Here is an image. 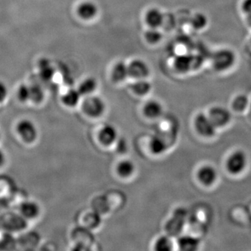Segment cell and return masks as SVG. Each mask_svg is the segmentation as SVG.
<instances>
[{
	"instance_id": "1",
	"label": "cell",
	"mask_w": 251,
	"mask_h": 251,
	"mask_svg": "<svg viewBox=\"0 0 251 251\" xmlns=\"http://www.w3.org/2000/svg\"><path fill=\"white\" fill-rule=\"evenodd\" d=\"M15 133L18 139L26 145H34L39 139V128L29 119L19 120L15 125Z\"/></svg>"
},
{
	"instance_id": "2",
	"label": "cell",
	"mask_w": 251,
	"mask_h": 251,
	"mask_svg": "<svg viewBox=\"0 0 251 251\" xmlns=\"http://www.w3.org/2000/svg\"><path fill=\"white\" fill-rule=\"evenodd\" d=\"M82 108L86 115L93 118L101 116L105 110L103 100L97 96L90 95L86 97L82 104Z\"/></svg>"
},
{
	"instance_id": "3",
	"label": "cell",
	"mask_w": 251,
	"mask_h": 251,
	"mask_svg": "<svg viewBox=\"0 0 251 251\" xmlns=\"http://www.w3.org/2000/svg\"><path fill=\"white\" fill-rule=\"evenodd\" d=\"M18 212L27 222L34 221L41 215V205L34 200H25L18 206Z\"/></svg>"
},
{
	"instance_id": "4",
	"label": "cell",
	"mask_w": 251,
	"mask_h": 251,
	"mask_svg": "<svg viewBox=\"0 0 251 251\" xmlns=\"http://www.w3.org/2000/svg\"><path fill=\"white\" fill-rule=\"evenodd\" d=\"M247 158L243 151H237L231 154L226 162V168L232 175L241 174L245 170Z\"/></svg>"
},
{
	"instance_id": "5",
	"label": "cell",
	"mask_w": 251,
	"mask_h": 251,
	"mask_svg": "<svg viewBox=\"0 0 251 251\" xmlns=\"http://www.w3.org/2000/svg\"><path fill=\"white\" fill-rule=\"evenodd\" d=\"M233 52L229 50H221L214 57V67L219 72H225L232 68L234 64Z\"/></svg>"
},
{
	"instance_id": "6",
	"label": "cell",
	"mask_w": 251,
	"mask_h": 251,
	"mask_svg": "<svg viewBox=\"0 0 251 251\" xmlns=\"http://www.w3.org/2000/svg\"><path fill=\"white\" fill-rule=\"evenodd\" d=\"M195 127L200 135L210 138L215 134L216 128L207 115L201 113L195 119Z\"/></svg>"
},
{
	"instance_id": "7",
	"label": "cell",
	"mask_w": 251,
	"mask_h": 251,
	"mask_svg": "<svg viewBox=\"0 0 251 251\" xmlns=\"http://www.w3.org/2000/svg\"><path fill=\"white\" fill-rule=\"evenodd\" d=\"M128 75L135 80L147 78L150 74L148 64L145 61L135 59L128 64Z\"/></svg>"
},
{
	"instance_id": "8",
	"label": "cell",
	"mask_w": 251,
	"mask_h": 251,
	"mask_svg": "<svg viewBox=\"0 0 251 251\" xmlns=\"http://www.w3.org/2000/svg\"><path fill=\"white\" fill-rule=\"evenodd\" d=\"M207 116L216 128L225 126L230 121L229 112L219 107L211 109Z\"/></svg>"
},
{
	"instance_id": "9",
	"label": "cell",
	"mask_w": 251,
	"mask_h": 251,
	"mask_svg": "<svg viewBox=\"0 0 251 251\" xmlns=\"http://www.w3.org/2000/svg\"><path fill=\"white\" fill-rule=\"evenodd\" d=\"M77 16L84 21H91L97 16L98 6L92 1H84L77 7Z\"/></svg>"
},
{
	"instance_id": "10",
	"label": "cell",
	"mask_w": 251,
	"mask_h": 251,
	"mask_svg": "<svg viewBox=\"0 0 251 251\" xmlns=\"http://www.w3.org/2000/svg\"><path fill=\"white\" fill-rule=\"evenodd\" d=\"M198 179L200 182L206 186H210L216 182L217 179V172L213 167L203 166L198 171Z\"/></svg>"
},
{
	"instance_id": "11",
	"label": "cell",
	"mask_w": 251,
	"mask_h": 251,
	"mask_svg": "<svg viewBox=\"0 0 251 251\" xmlns=\"http://www.w3.org/2000/svg\"><path fill=\"white\" fill-rule=\"evenodd\" d=\"M117 130L113 126L107 125L102 127L99 133V139L104 145L109 146L117 140Z\"/></svg>"
},
{
	"instance_id": "12",
	"label": "cell",
	"mask_w": 251,
	"mask_h": 251,
	"mask_svg": "<svg viewBox=\"0 0 251 251\" xmlns=\"http://www.w3.org/2000/svg\"><path fill=\"white\" fill-rule=\"evenodd\" d=\"M145 19L149 27L159 28L164 21V16L161 10L151 8L147 11Z\"/></svg>"
},
{
	"instance_id": "13",
	"label": "cell",
	"mask_w": 251,
	"mask_h": 251,
	"mask_svg": "<svg viewBox=\"0 0 251 251\" xmlns=\"http://www.w3.org/2000/svg\"><path fill=\"white\" fill-rule=\"evenodd\" d=\"M128 75V64L124 62H117L111 72V78L115 82H122L126 80Z\"/></svg>"
},
{
	"instance_id": "14",
	"label": "cell",
	"mask_w": 251,
	"mask_h": 251,
	"mask_svg": "<svg viewBox=\"0 0 251 251\" xmlns=\"http://www.w3.org/2000/svg\"><path fill=\"white\" fill-rule=\"evenodd\" d=\"M143 113L150 119H156L163 113V106L156 100H150L143 107Z\"/></svg>"
},
{
	"instance_id": "15",
	"label": "cell",
	"mask_w": 251,
	"mask_h": 251,
	"mask_svg": "<svg viewBox=\"0 0 251 251\" xmlns=\"http://www.w3.org/2000/svg\"><path fill=\"white\" fill-rule=\"evenodd\" d=\"M81 95L77 89H71L66 92L62 97V103L69 108H74L80 102Z\"/></svg>"
},
{
	"instance_id": "16",
	"label": "cell",
	"mask_w": 251,
	"mask_h": 251,
	"mask_svg": "<svg viewBox=\"0 0 251 251\" xmlns=\"http://www.w3.org/2000/svg\"><path fill=\"white\" fill-rule=\"evenodd\" d=\"M98 82L94 77H87L85 80L82 81L77 87L79 92L81 95L87 96L92 95V94L97 90Z\"/></svg>"
},
{
	"instance_id": "17",
	"label": "cell",
	"mask_w": 251,
	"mask_h": 251,
	"mask_svg": "<svg viewBox=\"0 0 251 251\" xmlns=\"http://www.w3.org/2000/svg\"><path fill=\"white\" fill-rule=\"evenodd\" d=\"M151 90V85L149 81L146 80V78L135 80L131 85V90L133 91V93L140 97L147 95L150 93Z\"/></svg>"
},
{
	"instance_id": "18",
	"label": "cell",
	"mask_w": 251,
	"mask_h": 251,
	"mask_svg": "<svg viewBox=\"0 0 251 251\" xmlns=\"http://www.w3.org/2000/svg\"><path fill=\"white\" fill-rule=\"evenodd\" d=\"M199 245L200 242L197 238L191 236H184L178 240V247L182 251H196L199 247Z\"/></svg>"
},
{
	"instance_id": "19",
	"label": "cell",
	"mask_w": 251,
	"mask_h": 251,
	"mask_svg": "<svg viewBox=\"0 0 251 251\" xmlns=\"http://www.w3.org/2000/svg\"><path fill=\"white\" fill-rule=\"evenodd\" d=\"M135 169L134 163L130 160H123L118 163L117 167V173L124 178L131 176L134 173Z\"/></svg>"
},
{
	"instance_id": "20",
	"label": "cell",
	"mask_w": 251,
	"mask_h": 251,
	"mask_svg": "<svg viewBox=\"0 0 251 251\" xmlns=\"http://www.w3.org/2000/svg\"><path fill=\"white\" fill-rule=\"evenodd\" d=\"M150 148L151 152L156 155H160L166 151L168 146L163 138L156 135V136L152 137L150 140Z\"/></svg>"
},
{
	"instance_id": "21",
	"label": "cell",
	"mask_w": 251,
	"mask_h": 251,
	"mask_svg": "<svg viewBox=\"0 0 251 251\" xmlns=\"http://www.w3.org/2000/svg\"><path fill=\"white\" fill-rule=\"evenodd\" d=\"M44 99V91L40 85H34L29 86V101L31 103L39 104Z\"/></svg>"
},
{
	"instance_id": "22",
	"label": "cell",
	"mask_w": 251,
	"mask_h": 251,
	"mask_svg": "<svg viewBox=\"0 0 251 251\" xmlns=\"http://www.w3.org/2000/svg\"><path fill=\"white\" fill-rule=\"evenodd\" d=\"M39 69H40L41 76L44 80H50L53 76L54 69L49 61L46 60V59L41 61Z\"/></svg>"
},
{
	"instance_id": "23",
	"label": "cell",
	"mask_w": 251,
	"mask_h": 251,
	"mask_svg": "<svg viewBox=\"0 0 251 251\" xmlns=\"http://www.w3.org/2000/svg\"><path fill=\"white\" fill-rule=\"evenodd\" d=\"M145 39L149 44H158L161 41L162 34L158 28L150 27V29L145 33Z\"/></svg>"
},
{
	"instance_id": "24",
	"label": "cell",
	"mask_w": 251,
	"mask_h": 251,
	"mask_svg": "<svg viewBox=\"0 0 251 251\" xmlns=\"http://www.w3.org/2000/svg\"><path fill=\"white\" fill-rule=\"evenodd\" d=\"M173 249V244L169 237L163 236L158 238L155 243V250L158 251H170Z\"/></svg>"
},
{
	"instance_id": "25",
	"label": "cell",
	"mask_w": 251,
	"mask_h": 251,
	"mask_svg": "<svg viewBox=\"0 0 251 251\" xmlns=\"http://www.w3.org/2000/svg\"><path fill=\"white\" fill-rule=\"evenodd\" d=\"M18 98L23 103L29 101V86L22 85L18 88Z\"/></svg>"
},
{
	"instance_id": "26",
	"label": "cell",
	"mask_w": 251,
	"mask_h": 251,
	"mask_svg": "<svg viewBox=\"0 0 251 251\" xmlns=\"http://www.w3.org/2000/svg\"><path fill=\"white\" fill-rule=\"evenodd\" d=\"M206 18L202 14H196L193 16L192 21V25L195 29H201L206 25Z\"/></svg>"
},
{
	"instance_id": "27",
	"label": "cell",
	"mask_w": 251,
	"mask_h": 251,
	"mask_svg": "<svg viewBox=\"0 0 251 251\" xmlns=\"http://www.w3.org/2000/svg\"><path fill=\"white\" fill-rule=\"evenodd\" d=\"M99 215H100V214L96 212V211H93V213L89 214V215L87 216V219H86L87 224L90 227H97L100 221Z\"/></svg>"
},
{
	"instance_id": "28",
	"label": "cell",
	"mask_w": 251,
	"mask_h": 251,
	"mask_svg": "<svg viewBox=\"0 0 251 251\" xmlns=\"http://www.w3.org/2000/svg\"><path fill=\"white\" fill-rule=\"evenodd\" d=\"M233 105L234 108L236 110H239V105H241V110H242L243 109L247 107V99L243 97H239V98L234 100Z\"/></svg>"
},
{
	"instance_id": "29",
	"label": "cell",
	"mask_w": 251,
	"mask_h": 251,
	"mask_svg": "<svg viewBox=\"0 0 251 251\" xmlns=\"http://www.w3.org/2000/svg\"><path fill=\"white\" fill-rule=\"evenodd\" d=\"M8 96V90L6 85L0 81V104L5 101Z\"/></svg>"
},
{
	"instance_id": "30",
	"label": "cell",
	"mask_w": 251,
	"mask_h": 251,
	"mask_svg": "<svg viewBox=\"0 0 251 251\" xmlns=\"http://www.w3.org/2000/svg\"><path fill=\"white\" fill-rule=\"evenodd\" d=\"M5 221H8V223H12L11 222V220H12V214H9V215H6L5 216V219H3ZM6 226V228H9V229H11V230L16 231V229H19L18 228L17 226H16L14 224H12V226H11V224H5Z\"/></svg>"
},
{
	"instance_id": "31",
	"label": "cell",
	"mask_w": 251,
	"mask_h": 251,
	"mask_svg": "<svg viewBox=\"0 0 251 251\" xmlns=\"http://www.w3.org/2000/svg\"><path fill=\"white\" fill-rule=\"evenodd\" d=\"M7 162V156L2 149L0 148V170L4 168Z\"/></svg>"
},
{
	"instance_id": "32",
	"label": "cell",
	"mask_w": 251,
	"mask_h": 251,
	"mask_svg": "<svg viewBox=\"0 0 251 251\" xmlns=\"http://www.w3.org/2000/svg\"><path fill=\"white\" fill-rule=\"evenodd\" d=\"M117 149L118 151L121 153H125L126 151L127 145L125 140L121 139L118 142Z\"/></svg>"
},
{
	"instance_id": "33",
	"label": "cell",
	"mask_w": 251,
	"mask_h": 251,
	"mask_svg": "<svg viewBox=\"0 0 251 251\" xmlns=\"http://www.w3.org/2000/svg\"><path fill=\"white\" fill-rule=\"evenodd\" d=\"M1 133H0V142H1Z\"/></svg>"
}]
</instances>
